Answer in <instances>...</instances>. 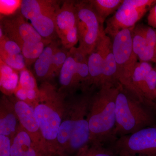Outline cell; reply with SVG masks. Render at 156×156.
I'll return each mask as SVG.
<instances>
[{"instance_id":"obj_1","label":"cell","mask_w":156,"mask_h":156,"mask_svg":"<svg viewBox=\"0 0 156 156\" xmlns=\"http://www.w3.org/2000/svg\"><path fill=\"white\" fill-rule=\"evenodd\" d=\"M119 85L104 84L92 95L88 115L92 145L103 146L114 141L116 99Z\"/></svg>"},{"instance_id":"obj_2","label":"cell","mask_w":156,"mask_h":156,"mask_svg":"<svg viewBox=\"0 0 156 156\" xmlns=\"http://www.w3.org/2000/svg\"><path fill=\"white\" fill-rule=\"evenodd\" d=\"M33 108L48 149H57V137L68 95L50 82L41 83Z\"/></svg>"},{"instance_id":"obj_3","label":"cell","mask_w":156,"mask_h":156,"mask_svg":"<svg viewBox=\"0 0 156 156\" xmlns=\"http://www.w3.org/2000/svg\"><path fill=\"white\" fill-rule=\"evenodd\" d=\"M115 115L114 141L121 136L156 125V105L140 101L121 84L116 99Z\"/></svg>"},{"instance_id":"obj_4","label":"cell","mask_w":156,"mask_h":156,"mask_svg":"<svg viewBox=\"0 0 156 156\" xmlns=\"http://www.w3.org/2000/svg\"><path fill=\"white\" fill-rule=\"evenodd\" d=\"M134 27L120 31L112 37V40L119 83L138 98L132 83V75L138 62L132 47Z\"/></svg>"},{"instance_id":"obj_5","label":"cell","mask_w":156,"mask_h":156,"mask_svg":"<svg viewBox=\"0 0 156 156\" xmlns=\"http://www.w3.org/2000/svg\"><path fill=\"white\" fill-rule=\"evenodd\" d=\"M79 48L87 55L95 50L105 33L103 23L89 1H76Z\"/></svg>"},{"instance_id":"obj_6","label":"cell","mask_w":156,"mask_h":156,"mask_svg":"<svg viewBox=\"0 0 156 156\" xmlns=\"http://www.w3.org/2000/svg\"><path fill=\"white\" fill-rule=\"evenodd\" d=\"M156 3V0H124L113 16L107 20L105 32L112 38L122 30L134 27Z\"/></svg>"},{"instance_id":"obj_7","label":"cell","mask_w":156,"mask_h":156,"mask_svg":"<svg viewBox=\"0 0 156 156\" xmlns=\"http://www.w3.org/2000/svg\"><path fill=\"white\" fill-rule=\"evenodd\" d=\"M111 144L119 156H156V125L119 137Z\"/></svg>"},{"instance_id":"obj_8","label":"cell","mask_w":156,"mask_h":156,"mask_svg":"<svg viewBox=\"0 0 156 156\" xmlns=\"http://www.w3.org/2000/svg\"><path fill=\"white\" fill-rule=\"evenodd\" d=\"M95 90L90 89L76 95L75 122L67 148L71 151H79L90 143L88 115L90 101Z\"/></svg>"},{"instance_id":"obj_9","label":"cell","mask_w":156,"mask_h":156,"mask_svg":"<svg viewBox=\"0 0 156 156\" xmlns=\"http://www.w3.org/2000/svg\"><path fill=\"white\" fill-rule=\"evenodd\" d=\"M132 83L140 101L156 105V69L150 62H137Z\"/></svg>"},{"instance_id":"obj_10","label":"cell","mask_w":156,"mask_h":156,"mask_svg":"<svg viewBox=\"0 0 156 156\" xmlns=\"http://www.w3.org/2000/svg\"><path fill=\"white\" fill-rule=\"evenodd\" d=\"M25 19L20 11L12 16L1 17V18L0 27L3 30L5 35L17 43L20 48L25 43L46 40Z\"/></svg>"},{"instance_id":"obj_11","label":"cell","mask_w":156,"mask_h":156,"mask_svg":"<svg viewBox=\"0 0 156 156\" xmlns=\"http://www.w3.org/2000/svg\"><path fill=\"white\" fill-rule=\"evenodd\" d=\"M14 104L15 112L20 126L29 134L33 141L41 150L48 149L33 108L25 101L17 99L15 96H9Z\"/></svg>"},{"instance_id":"obj_12","label":"cell","mask_w":156,"mask_h":156,"mask_svg":"<svg viewBox=\"0 0 156 156\" xmlns=\"http://www.w3.org/2000/svg\"><path fill=\"white\" fill-rule=\"evenodd\" d=\"M59 90L67 95H74L78 90L83 91L81 80L75 58L69 51V55L59 73Z\"/></svg>"},{"instance_id":"obj_13","label":"cell","mask_w":156,"mask_h":156,"mask_svg":"<svg viewBox=\"0 0 156 156\" xmlns=\"http://www.w3.org/2000/svg\"><path fill=\"white\" fill-rule=\"evenodd\" d=\"M95 48L99 51L103 58L104 70L102 85L107 83L115 85L119 84L118 80L116 63L110 37L105 34L101 38Z\"/></svg>"},{"instance_id":"obj_14","label":"cell","mask_w":156,"mask_h":156,"mask_svg":"<svg viewBox=\"0 0 156 156\" xmlns=\"http://www.w3.org/2000/svg\"><path fill=\"white\" fill-rule=\"evenodd\" d=\"M75 1H63L56 12L55 27L57 36L60 41L69 32L78 28Z\"/></svg>"},{"instance_id":"obj_15","label":"cell","mask_w":156,"mask_h":156,"mask_svg":"<svg viewBox=\"0 0 156 156\" xmlns=\"http://www.w3.org/2000/svg\"><path fill=\"white\" fill-rule=\"evenodd\" d=\"M20 126L14 104L9 96L0 100V134L13 138Z\"/></svg>"},{"instance_id":"obj_16","label":"cell","mask_w":156,"mask_h":156,"mask_svg":"<svg viewBox=\"0 0 156 156\" xmlns=\"http://www.w3.org/2000/svg\"><path fill=\"white\" fill-rule=\"evenodd\" d=\"M60 5L41 12L30 20L31 24L45 40L53 41L57 36L55 27V17Z\"/></svg>"},{"instance_id":"obj_17","label":"cell","mask_w":156,"mask_h":156,"mask_svg":"<svg viewBox=\"0 0 156 156\" xmlns=\"http://www.w3.org/2000/svg\"><path fill=\"white\" fill-rule=\"evenodd\" d=\"M59 48L58 42L53 41L45 47L34 63V69L37 79L41 83L50 82L53 79L52 74V61L54 53Z\"/></svg>"},{"instance_id":"obj_18","label":"cell","mask_w":156,"mask_h":156,"mask_svg":"<svg viewBox=\"0 0 156 156\" xmlns=\"http://www.w3.org/2000/svg\"><path fill=\"white\" fill-rule=\"evenodd\" d=\"M11 140V156H37L41 150L20 125Z\"/></svg>"},{"instance_id":"obj_19","label":"cell","mask_w":156,"mask_h":156,"mask_svg":"<svg viewBox=\"0 0 156 156\" xmlns=\"http://www.w3.org/2000/svg\"><path fill=\"white\" fill-rule=\"evenodd\" d=\"M145 37L136 52L140 62H154L156 64V29L144 25Z\"/></svg>"},{"instance_id":"obj_20","label":"cell","mask_w":156,"mask_h":156,"mask_svg":"<svg viewBox=\"0 0 156 156\" xmlns=\"http://www.w3.org/2000/svg\"><path fill=\"white\" fill-rule=\"evenodd\" d=\"M88 66L90 87L98 89L102 85L103 60L100 52L96 48L88 55Z\"/></svg>"},{"instance_id":"obj_21","label":"cell","mask_w":156,"mask_h":156,"mask_svg":"<svg viewBox=\"0 0 156 156\" xmlns=\"http://www.w3.org/2000/svg\"><path fill=\"white\" fill-rule=\"evenodd\" d=\"M19 72L0 60V88L4 95L12 96L19 84Z\"/></svg>"},{"instance_id":"obj_22","label":"cell","mask_w":156,"mask_h":156,"mask_svg":"<svg viewBox=\"0 0 156 156\" xmlns=\"http://www.w3.org/2000/svg\"><path fill=\"white\" fill-rule=\"evenodd\" d=\"M61 1L53 0H23L20 13L25 19L30 20L40 13L60 5Z\"/></svg>"},{"instance_id":"obj_23","label":"cell","mask_w":156,"mask_h":156,"mask_svg":"<svg viewBox=\"0 0 156 156\" xmlns=\"http://www.w3.org/2000/svg\"><path fill=\"white\" fill-rule=\"evenodd\" d=\"M52 41H45L25 43L21 48V52L27 67L34 64L44 50L45 47Z\"/></svg>"},{"instance_id":"obj_24","label":"cell","mask_w":156,"mask_h":156,"mask_svg":"<svg viewBox=\"0 0 156 156\" xmlns=\"http://www.w3.org/2000/svg\"><path fill=\"white\" fill-rule=\"evenodd\" d=\"M101 21L104 23L105 20L115 13L123 0H89Z\"/></svg>"},{"instance_id":"obj_25","label":"cell","mask_w":156,"mask_h":156,"mask_svg":"<svg viewBox=\"0 0 156 156\" xmlns=\"http://www.w3.org/2000/svg\"><path fill=\"white\" fill-rule=\"evenodd\" d=\"M69 50L65 48H58L53 55L52 64L53 78L59 76L60 71L67 59Z\"/></svg>"},{"instance_id":"obj_26","label":"cell","mask_w":156,"mask_h":156,"mask_svg":"<svg viewBox=\"0 0 156 156\" xmlns=\"http://www.w3.org/2000/svg\"><path fill=\"white\" fill-rule=\"evenodd\" d=\"M0 60L19 72L27 68L22 53L17 55H9L0 53Z\"/></svg>"},{"instance_id":"obj_27","label":"cell","mask_w":156,"mask_h":156,"mask_svg":"<svg viewBox=\"0 0 156 156\" xmlns=\"http://www.w3.org/2000/svg\"><path fill=\"white\" fill-rule=\"evenodd\" d=\"M18 85L25 90L27 92L39 89L35 77L27 68L20 72Z\"/></svg>"},{"instance_id":"obj_28","label":"cell","mask_w":156,"mask_h":156,"mask_svg":"<svg viewBox=\"0 0 156 156\" xmlns=\"http://www.w3.org/2000/svg\"><path fill=\"white\" fill-rule=\"evenodd\" d=\"M22 1L0 0V13L2 17L14 15L20 9Z\"/></svg>"},{"instance_id":"obj_29","label":"cell","mask_w":156,"mask_h":156,"mask_svg":"<svg viewBox=\"0 0 156 156\" xmlns=\"http://www.w3.org/2000/svg\"><path fill=\"white\" fill-rule=\"evenodd\" d=\"M0 53L17 55L21 54L22 52L17 43L5 37L3 40L0 41Z\"/></svg>"},{"instance_id":"obj_30","label":"cell","mask_w":156,"mask_h":156,"mask_svg":"<svg viewBox=\"0 0 156 156\" xmlns=\"http://www.w3.org/2000/svg\"><path fill=\"white\" fill-rule=\"evenodd\" d=\"M86 156H114L111 151L104 148L103 146L92 145L89 148V145L83 148Z\"/></svg>"},{"instance_id":"obj_31","label":"cell","mask_w":156,"mask_h":156,"mask_svg":"<svg viewBox=\"0 0 156 156\" xmlns=\"http://www.w3.org/2000/svg\"><path fill=\"white\" fill-rule=\"evenodd\" d=\"M11 138L0 134V156H11Z\"/></svg>"},{"instance_id":"obj_32","label":"cell","mask_w":156,"mask_h":156,"mask_svg":"<svg viewBox=\"0 0 156 156\" xmlns=\"http://www.w3.org/2000/svg\"><path fill=\"white\" fill-rule=\"evenodd\" d=\"M147 20L148 26L156 29V3L150 10Z\"/></svg>"},{"instance_id":"obj_33","label":"cell","mask_w":156,"mask_h":156,"mask_svg":"<svg viewBox=\"0 0 156 156\" xmlns=\"http://www.w3.org/2000/svg\"><path fill=\"white\" fill-rule=\"evenodd\" d=\"M14 96L17 98V99L19 100L27 102V98L26 91L24 89H23L22 87L20 86L19 85L16 88V90L14 92Z\"/></svg>"},{"instance_id":"obj_34","label":"cell","mask_w":156,"mask_h":156,"mask_svg":"<svg viewBox=\"0 0 156 156\" xmlns=\"http://www.w3.org/2000/svg\"><path fill=\"white\" fill-rule=\"evenodd\" d=\"M80 156H85V154H84L83 149H82L80 151Z\"/></svg>"},{"instance_id":"obj_35","label":"cell","mask_w":156,"mask_h":156,"mask_svg":"<svg viewBox=\"0 0 156 156\" xmlns=\"http://www.w3.org/2000/svg\"><path fill=\"white\" fill-rule=\"evenodd\" d=\"M140 156V155H134V156Z\"/></svg>"},{"instance_id":"obj_36","label":"cell","mask_w":156,"mask_h":156,"mask_svg":"<svg viewBox=\"0 0 156 156\" xmlns=\"http://www.w3.org/2000/svg\"><path fill=\"white\" fill-rule=\"evenodd\" d=\"M155 68L156 69V65L155 67Z\"/></svg>"}]
</instances>
